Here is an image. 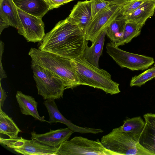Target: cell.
Listing matches in <instances>:
<instances>
[{
  "label": "cell",
  "instance_id": "cell-21",
  "mask_svg": "<svg viewBox=\"0 0 155 155\" xmlns=\"http://www.w3.org/2000/svg\"><path fill=\"white\" fill-rule=\"evenodd\" d=\"M145 124V121L139 116L126 119L121 127L123 131L129 133L133 137L139 140Z\"/></svg>",
  "mask_w": 155,
  "mask_h": 155
},
{
  "label": "cell",
  "instance_id": "cell-11",
  "mask_svg": "<svg viewBox=\"0 0 155 155\" xmlns=\"http://www.w3.org/2000/svg\"><path fill=\"white\" fill-rule=\"evenodd\" d=\"M74 132L68 127L55 130L50 129L49 132L43 134H38L33 131L31 133V138L43 144L58 148L62 143L68 140Z\"/></svg>",
  "mask_w": 155,
  "mask_h": 155
},
{
  "label": "cell",
  "instance_id": "cell-14",
  "mask_svg": "<svg viewBox=\"0 0 155 155\" xmlns=\"http://www.w3.org/2000/svg\"><path fill=\"white\" fill-rule=\"evenodd\" d=\"M57 148L43 144L37 140H25L23 145L13 149L17 153L25 155H55Z\"/></svg>",
  "mask_w": 155,
  "mask_h": 155
},
{
  "label": "cell",
  "instance_id": "cell-2",
  "mask_svg": "<svg viewBox=\"0 0 155 155\" xmlns=\"http://www.w3.org/2000/svg\"><path fill=\"white\" fill-rule=\"evenodd\" d=\"M31 63L39 65L53 73L63 81L65 89L79 85V80L71 59L31 48L29 53Z\"/></svg>",
  "mask_w": 155,
  "mask_h": 155
},
{
  "label": "cell",
  "instance_id": "cell-29",
  "mask_svg": "<svg viewBox=\"0 0 155 155\" xmlns=\"http://www.w3.org/2000/svg\"><path fill=\"white\" fill-rule=\"evenodd\" d=\"M110 3V5H122L128 0H104Z\"/></svg>",
  "mask_w": 155,
  "mask_h": 155
},
{
  "label": "cell",
  "instance_id": "cell-22",
  "mask_svg": "<svg viewBox=\"0 0 155 155\" xmlns=\"http://www.w3.org/2000/svg\"><path fill=\"white\" fill-rule=\"evenodd\" d=\"M143 26L137 22L126 21L121 40L119 42L114 43L118 47L130 42L134 38L140 35Z\"/></svg>",
  "mask_w": 155,
  "mask_h": 155
},
{
  "label": "cell",
  "instance_id": "cell-27",
  "mask_svg": "<svg viewBox=\"0 0 155 155\" xmlns=\"http://www.w3.org/2000/svg\"><path fill=\"white\" fill-rule=\"evenodd\" d=\"M0 80L6 77L5 71L4 70L2 64V58L4 51V44L2 41L0 42Z\"/></svg>",
  "mask_w": 155,
  "mask_h": 155
},
{
  "label": "cell",
  "instance_id": "cell-32",
  "mask_svg": "<svg viewBox=\"0 0 155 155\" xmlns=\"http://www.w3.org/2000/svg\"></svg>",
  "mask_w": 155,
  "mask_h": 155
},
{
  "label": "cell",
  "instance_id": "cell-3",
  "mask_svg": "<svg viewBox=\"0 0 155 155\" xmlns=\"http://www.w3.org/2000/svg\"><path fill=\"white\" fill-rule=\"evenodd\" d=\"M72 60L79 85H86L100 89L111 95L120 92L119 84L112 80L110 74L92 65L85 59L83 54Z\"/></svg>",
  "mask_w": 155,
  "mask_h": 155
},
{
  "label": "cell",
  "instance_id": "cell-30",
  "mask_svg": "<svg viewBox=\"0 0 155 155\" xmlns=\"http://www.w3.org/2000/svg\"><path fill=\"white\" fill-rule=\"evenodd\" d=\"M8 25L4 21L0 18V34H1L2 31L5 28L8 27Z\"/></svg>",
  "mask_w": 155,
  "mask_h": 155
},
{
  "label": "cell",
  "instance_id": "cell-28",
  "mask_svg": "<svg viewBox=\"0 0 155 155\" xmlns=\"http://www.w3.org/2000/svg\"><path fill=\"white\" fill-rule=\"evenodd\" d=\"M0 85V107L2 108L3 106L4 102L8 96L2 87L1 81Z\"/></svg>",
  "mask_w": 155,
  "mask_h": 155
},
{
  "label": "cell",
  "instance_id": "cell-5",
  "mask_svg": "<svg viewBox=\"0 0 155 155\" xmlns=\"http://www.w3.org/2000/svg\"><path fill=\"white\" fill-rule=\"evenodd\" d=\"M31 68L38 94L41 95L45 100L63 98L66 89L60 77L37 64L31 63Z\"/></svg>",
  "mask_w": 155,
  "mask_h": 155
},
{
  "label": "cell",
  "instance_id": "cell-25",
  "mask_svg": "<svg viewBox=\"0 0 155 155\" xmlns=\"http://www.w3.org/2000/svg\"><path fill=\"white\" fill-rule=\"evenodd\" d=\"M90 0L91 8V20L101 12L109 8L111 6L109 2L104 0Z\"/></svg>",
  "mask_w": 155,
  "mask_h": 155
},
{
  "label": "cell",
  "instance_id": "cell-17",
  "mask_svg": "<svg viewBox=\"0 0 155 155\" xmlns=\"http://www.w3.org/2000/svg\"><path fill=\"white\" fill-rule=\"evenodd\" d=\"M0 18L18 30L20 22L18 8L13 0H0Z\"/></svg>",
  "mask_w": 155,
  "mask_h": 155
},
{
  "label": "cell",
  "instance_id": "cell-26",
  "mask_svg": "<svg viewBox=\"0 0 155 155\" xmlns=\"http://www.w3.org/2000/svg\"><path fill=\"white\" fill-rule=\"evenodd\" d=\"M50 6L51 10L75 0H46Z\"/></svg>",
  "mask_w": 155,
  "mask_h": 155
},
{
  "label": "cell",
  "instance_id": "cell-9",
  "mask_svg": "<svg viewBox=\"0 0 155 155\" xmlns=\"http://www.w3.org/2000/svg\"><path fill=\"white\" fill-rule=\"evenodd\" d=\"M122 5H111L100 12L90 21L84 31L87 41L92 42L120 15Z\"/></svg>",
  "mask_w": 155,
  "mask_h": 155
},
{
  "label": "cell",
  "instance_id": "cell-15",
  "mask_svg": "<svg viewBox=\"0 0 155 155\" xmlns=\"http://www.w3.org/2000/svg\"><path fill=\"white\" fill-rule=\"evenodd\" d=\"M106 28L103 30L92 42L90 47L86 46L83 56L90 63L99 68V61L101 55L106 35Z\"/></svg>",
  "mask_w": 155,
  "mask_h": 155
},
{
  "label": "cell",
  "instance_id": "cell-31",
  "mask_svg": "<svg viewBox=\"0 0 155 155\" xmlns=\"http://www.w3.org/2000/svg\"></svg>",
  "mask_w": 155,
  "mask_h": 155
},
{
  "label": "cell",
  "instance_id": "cell-18",
  "mask_svg": "<svg viewBox=\"0 0 155 155\" xmlns=\"http://www.w3.org/2000/svg\"><path fill=\"white\" fill-rule=\"evenodd\" d=\"M155 12V0H147L131 13L124 15L126 21L137 22L143 26Z\"/></svg>",
  "mask_w": 155,
  "mask_h": 155
},
{
  "label": "cell",
  "instance_id": "cell-7",
  "mask_svg": "<svg viewBox=\"0 0 155 155\" xmlns=\"http://www.w3.org/2000/svg\"><path fill=\"white\" fill-rule=\"evenodd\" d=\"M107 53L121 67L132 71L143 70L154 62L153 58L124 51L111 42L106 46Z\"/></svg>",
  "mask_w": 155,
  "mask_h": 155
},
{
  "label": "cell",
  "instance_id": "cell-8",
  "mask_svg": "<svg viewBox=\"0 0 155 155\" xmlns=\"http://www.w3.org/2000/svg\"><path fill=\"white\" fill-rule=\"evenodd\" d=\"M20 25L18 30L28 42H41L45 34L42 19L28 14L18 8Z\"/></svg>",
  "mask_w": 155,
  "mask_h": 155
},
{
  "label": "cell",
  "instance_id": "cell-10",
  "mask_svg": "<svg viewBox=\"0 0 155 155\" xmlns=\"http://www.w3.org/2000/svg\"><path fill=\"white\" fill-rule=\"evenodd\" d=\"M55 99H47L43 103L49 114V119L48 123H61L65 124L68 127L73 130L74 132L81 134L92 133L98 134L102 133L104 131L100 128H91L83 127L77 126L66 119L60 112L56 104Z\"/></svg>",
  "mask_w": 155,
  "mask_h": 155
},
{
  "label": "cell",
  "instance_id": "cell-24",
  "mask_svg": "<svg viewBox=\"0 0 155 155\" xmlns=\"http://www.w3.org/2000/svg\"><path fill=\"white\" fill-rule=\"evenodd\" d=\"M146 0H128L121 6L120 14L126 15L132 12L143 4Z\"/></svg>",
  "mask_w": 155,
  "mask_h": 155
},
{
  "label": "cell",
  "instance_id": "cell-13",
  "mask_svg": "<svg viewBox=\"0 0 155 155\" xmlns=\"http://www.w3.org/2000/svg\"><path fill=\"white\" fill-rule=\"evenodd\" d=\"M17 7L26 13L42 19L51 7L46 0H13Z\"/></svg>",
  "mask_w": 155,
  "mask_h": 155
},
{
  "label": "cell",
  "instance_id": "cell-19",
  "mask_svg": "<svg viewBox=\"0 0 155 155\" xmlns=\"http://www.w3.org/2000/svg\"><path fill=\"white\" fill-rule=\"evenodd\" d=\"M126 21L124 15L120 14L106 28V35L112 42L116 43L121 40Z\"/></svg>",
  "mask_w": 155,
  "mask_h": 155
},
{
  "label": "cell",
  "instance_id": "cell-23",
  "mask_svg": "<svg viewBox=\"0 0 155 155\" xmlns=\"http://www.w3.org/2000/svg\"><path fill=\"white\" fill-rule=\"evenodd\" d=\"M155 77V65L140 74L133 77L130 81V86L141 87Z\"/></svg>",
  "mask_w": 155,
  "mask_h": 155
},
{
  "label": "cell",
  "instance_id": "cell-6",
  "mask_svg": "<svg viewBox=\"0 0 155 155\" xmlns=\"http://www.w3.org/2000/svg\"><path fill=\"white\" fill-rule=\"evenodd\" d=\"M117 155L106 148L99 139L89 140L81 136H76L62 143L55 155Z\"/></svg>",
  "mask_w": 155,
  "mask_h": 155
},
{
  "label": "cell",
  "instance_id": "cell-1",
  "mask_svg": "<svg viewBox=\"0 0 155 155\" xmlns=\"http://www.w3.org/2000/svg\"><path fill=\"white\" fill-rule=\"evenodd\" d=\"M87 41L84 31L68 17L45 34L38 49L72 59L83 54Z\"/></svg>",
  "mask_w": 155,
  "mask_h": 155
},
{
  "label": "cell",
  "instance_id": "cell-4",
  "mask_svg": "<svg viewBox=\"0 0 155 155\" xmlns=\"http://www.w3.org/2000/svg\"><path fill=\"white\" fill-rule=\"evenodd\" d=\"M101 142L106 148L117 155H154L143 147L139 140L129 133L123 131L121 126L114 128L103 136Z\"/></svg>",
  "mask_w": 155,
  "mask_h": 155
},
{
  "label": "cell",
  "instance_id": "cell-16",
  "mask_svg": "<svg viewBox=\"0 0 155 155\" xmlns=\"http://www.w3.org/2000/svg\"><path fill=\"white\" fill-rule=\"evenodd\" d=\"M16 98L21 113L26 115H30L41 122H46L44 116L39 115L37 109L38 103L31 96L23 94L21 91H17Z\"/></svg>",
  "mask_w": 155,
  "mask_h": 155
},
{
  "label": "cell",
  "instance_id": "cell-12",
  "mask_svg": "<svg viewBox=\"0 0 155 155\" xmlns=\"http://www.w3.org/2000/svg\"><path fill=\"white\" fill-rule=\"evenodd\" d=\"M91 2L78 1L74 5L68 16L71 21L84 31L91 19Z\"/></svg>",
  "mask_w": 155,
  "mask_h": 155
},
{
  "label": "cell",
  "instance_id": "cell-20",
  "mask_svg": "<svg viewBox=\"0 0 155 155\" xmlns=\"http://www.w3.org/2000/svg\"><path fill=\"white\" fill-rule=\"evenodd\" d=\"M21 131L12 119L0 107V133L14 138L18 137V133Z\"/></svg>",
  "mask_w": 155,
  "mask_h": 155
}]
</instances>
